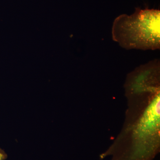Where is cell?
I'll use <instances>...</instances> for the list:
<instances>
[{
    "instance_id": "cell-2",
    "label": "cell",
    "mask_w": 160,
    "mask_h": 160,
    "mask_svg": "<svg viewBox=\"0 0 160 160\" xmlns=\"http://www.w3.org/2000/svg\"><path fill=\"white\" fill-rule=\"evenodd\" d=\"M112 40L127 50H157L160 48V11L136 8L131 15L122 14L115 19Z\"/></svg>"
},
{
    "instance_id": "cell-1",
    "label": "cell",
    "mask_w": 160,
    "mask_h": 160,
    "mask_svg": "<svg viewBox=\"0 0 160 160\" xmlns=\"http://www.w3.org/2000/svg\"><path fill=\"white\" fill-rule=\"evenodd\" d=\"M127 109L122 129L100 155L110 160H153L160 149V63L141 65L124 84Z\"/></svg>"
},
{
    "instance_id": "cell-3",
    "label": "cell",
    "mask_w": 160,
    "mask_h": 160,
    "mask_svg": "<svg viewBox=\"0 0 160 160\" xmlns=\"http://www.w3.org/2000/svg\"><path fill=\"white\" fill-rule=\"evenodd\" d=\"M7 157L8 156L6 152L0 148V160H6Z\"/></svg>"
}]
</instances>
